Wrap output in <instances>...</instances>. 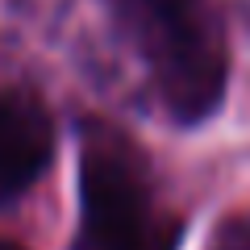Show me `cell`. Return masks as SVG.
Returning <instances> with one entry per match:
<instances>
[{
    "mask_svg": "<svg viewBox=\"0 0 250 250\" xmlns=\"http://www.w3.org/2000/svg\"><path fill=\"white\" fill-rule=\"evenodd\" d=\"M50 159V121L25 92H0V205L21 196Z\"/></svg>",
    "mask_w": 250,
    "mask_h": 250,
    "instance_id": "cell-3",
    "label": "cell"
},
{
    "mask_svg": "<svg viewBox=\"0 0 250 250\" xmlns=\"http://www.w3.org/2000/svg\"><path fill=\"white\" fill-rule=\"evenodd\" d=\"M67 42L108 96L167 125L217 113L229 38L213 0H71Z\"/></svg>",
    "mask_w": 250,
    "mask_h": 250,
    "instance_id": "cell-1",
    "label": "cell"
},
{
    "mask_svg": "<svg viewBox=\"0 0 250 250\" xmlns=\"http://www.w3.org/2000/svg\"><path fill=\"white\" fill-rule=\"evenodd\" d=\"M213 250H250V217H238V221L225 225V229L217 233Z\"/></svg>",
    "mask_w": 250,
    "mask_h": 250,
    "instance_id": "cell-4",
    "label": "cell"
},
{
    "mask_svg": "<svg viewBox=\"0 0 250 250\" xmlns=\"http://www.w3.org/2000/svg\"><path fill=\"white\" fill-rule=\"evenodd\" d=\"M0 250H25V246H17V242H9V238H0Z\"/></svg>",
    "mask_w": 250,
    "mask_h": 250,
    "instance_id": "cell-5",
    "label": "cell"
},
{
    "mask_svg": "<svg viewBox=\"0 0 250 250\" xmlns=\"http://www.w3.org/2000/svg\"><path fill=\"white\" fill-rule=\"evenodd\" d=\"M179 233L150 159L108 121H83L75 250H179Z\"/></svg>",
    "mask_w": 250,
    "mask_h": 250,
    "instance_id": "cell-2",
    "label": "cell"
}]
</instances>
